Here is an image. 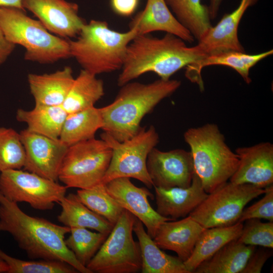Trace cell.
Segmentation results:
<instances>
[{"label": "cell", "mask_w": 273, "mask_h": 273, "mask_svg": "<svg viewBox=\"0 0 273 273\" xmlns=\"http://www.w3.org/2000/svg\"><path fill=\"white\" fill-rule=\"evenodd\" d=\"M0 231L9 233L31 259L60 261L78 272L92 273L66 245L65 235L70 228L28 215L1 192Z\"/></svg>", "instance_id": "cell-1"}, {"label": "cell", "mask_w": 273, "mask_h": 273, "mask_svg": "<svg viewBox=\"0 0 273 273\" xmlns=\"http://www.w3.org/2000/svg\"><path fill=\"white\" fill-rule=\"evenodd\" d=\"M180 38L166 33L161 38L136 35L128 44L117 79L121 86L147 72L167 80L183 68L205 55L197 45L188 47Z\"/></svg>", "instance_id": "cell-2"}, {"label": "cell", "mask_w": 273, "mask_h": 273, "mask_svg": "<svg viewBox=\"0 0 273 273\" xmlns=\"http://www.w3.org/2000/svg\"><path fill=\"white\" fill-rule=\"evenodd\" d=\"M180 85L178 80L160 78L148 83L130 81L123 84L111 103L99 108L102 129L119 142L129 139L142 128L143 117Z\"/></svg>", "instance_id": "cell-3"}, {"label": "cell", "mask_w": 273, "mask_h": 273, "mask_svg": "<svg viewBox=\"0 0 273 273\" xmlns=\"http://www.w3.org/2000/svg\"><path fill=\"white\" fill-rule=\"evenodd\" d=\"M136 35L134 28L120 32L106 21L92 20L85 23L75 40L69 41L71 57L83 70L94 75L114 72L121 69L127 47Z\"/></svg>", "instance_id": "cell-4"}, {"label": "cell", "mask_w": 273, "mask_h": 273, "mask_svg": "<svg viewBox=\"0 0 273 273\" xmlns=\"http://www.w3.org/2000/svg\"><path fill=\"white\" fill-rule=\"evenodd\" d=\"M184 137L190 148L195 173L207 194L230 180L237 168L239 159L216 124L190 128Z\"/></svg>", "instance_id": "cell-5"}, {"label": "cell", "mask_w": 273, "mask_h": 273, "mask_svg": "<svg viewBox=\"0 0 273 273\" xmlns=\"http://www.w3.org/2000/svg\"><path fill=\"white\" fill-rule=\"evenodd\" d=\"M0 27L10 42L25 49L27 61L50 64L71 57L69 41L50 32L24 10L0 8Z\"/></svg>", "instance_id": "cell-6"}, {"label": "cell", "mask_w": 273, "mask_h": 273, "mask_svg": "<svg viewBox=\"0 0 273 273\" xmlns=\"http://www.w3.org/2000/svg\"><path fill=\"white\" fill-rule=\"evenodd\" d=\"M136 217L124 209L99 250L86 267L97 273H136L141 270L139 242L132 236Z\"/></svg>", "instance_id": "cell-7"}, {"label": "cell", "mask_w": 273, "mask_h": 273, "mask_svg": "<svg viewBox=\"0 0 273 273\" xmlns=\"http://www.w3.org/2000/svg\"><path fill=\"white\" fill-rule=\"evenodd\" d=\"M112 150L108 168L102 183L107 184L120 177L133 178L143 183L148 188L153 186L147 169L149 153L159 141L154 126L142 127L133 136L119 142L104 132L101 135Z\"/></svg>", "instance_id": "cell-8"}, {"label": "cell", "mask_w": 273, "mask_h": 273, "mask_svg": "<svg viewBox=\"0 0 273 273\" xmlns=\"http://www.w3.org/2000/svg\"><path fill=\"white\" fill-rule=\"evenodd\" d=\"M112 150L102 139L95 138L68 147L58 175L67 189H85L102 181Z\"/></svg>", "instance_id": "cell-9"}, {"label": "cell", "mask_w": 273, "mask_h": 273, "mask_svg": "<svg viewBox=\"0 0 273 273\" xmlns=\"http://www.w3.org/2000/svg\"><path fill=\"white\" fill-rule=\"evenodd\" d=\"M265 189L251 184L227 181L212 193L189 214L205 229L234 224L245 206Z\"/></svg>", "instance_id": "cell-10"}, {"label": "cell", "mask_w": 273, "mask_h": 273, "mask_svg": "<svg viewBox=\"0 0 273 273\" xmlns=\"http://www.w3.org/2000/svg\"><path fill=\"white\" fill-rule=\"evenodd\" d=\"M67 188L51 179L21 169L4 171L0 174V192L10 201L25 202L33 208L51 210L66 195Z\"/></svg>", "instance_id": "cell-11"}, {"label": "cell", "mask_w": 273, "mask_h": 273, "mask_svg": "<svg viewBox=\"0 0 273 273\" xmlns=\"http://www.w3.org/2000/svg\"><path fill=\"white\" fill-rule=\"evenodd\" d=\"M147 169L153 187L166 189L189 187L195 174L190 152L181 149L163 151L154 148L148 154Z\"/></svg>", "instance_id": "cell-12"}, {"label": "cell", "mask_w": 273, "mask_h": 273, "mask_svg": "<svg viewBox=\"0 0 273 273\" xmlns=\"http://www.w3.org/2000/svg\"><path fill=\"white\" fill-rule=\"evenodd\" d=\"M19 134L25 151L24 170L57 181L68 147L59 139L51 138L27 128Z\"/></svg>", "instance_id": "cell-13"}, {"label": "cell", "mask_w": 273, "mask_h": 273, "mask_svg": "<svg viewBox=\"0 0 273 273\" xmlns=\"http://www.w3.org/2000/svg\"><path fill=\"white\" fill-rule=\"evenodd\" d=\"M22 7L34 14L52 33L63 38L78 35L85 22L78 6L65 0H22Z\"/></svg>", "instance_id": "cell-14"}, {"label": "cell", "mask_w": 273, "mask_h": 273, "mask_svg": "<svg viewBox=\"0 0 273 273\" xmlns=\"http://www.w3.org/2000/svg\"><path fill=\"white\" fill-rule=\"evenodd\" d=\"M109 194L124 209L133 214L142 221L147 229V233L154 237L159 226L171 219L159 215L151 206L148 197L154 196L145 187H138L129 178L120 177L105 184Z\"/></svg>", "instance_id": "cell-15"}, {"label": "cell", "mask_w": 273, "mask_h": 273, "mask_svg": "<svg viewBox=\"0 0 273 273\" xmlns=\"http://www.w3.org/2000/svg\"><path fill=\"white\" fill-rule=\"evenodd\" d=\"M236 170L230 181L251 184L264 189L273 183V145L262 142L250 147H239Z\"/></svg>", "instance_id": "cell-16"}, {"label": "cell", "mask_w": 273, "mask_h": 273, "mask_svg": "<svg viewBox=\"0 0 273 273\" xmlns=\"http://www.w3.org/2000/svg\"><path fill=\"white\" fill-rule=\"evenodd\" d=\"M258 0H241L238 7L225 14L214 26H211L197 44L205 55L228 51L245 52L238 37L240 21L247 10Z\"/></svg>", "instance_id": "cell-17"}, {"label": "cell", "mask_w": 273, "mask_h": 273, "mask_svg": "<svg viewBox=\"0 0 273 273\" xmlns=\"http://www.w3.org/2000/svg\"><path fill=\"white\" fill-rule=\"evenodd\" d=\"M154 188L156 211L161 216L172 220L189 215L208 194L195 173L191 185L187 188Z\"/></svg>", "instance_id": "cell-18"}, {"label": "cell", "mask_w": 273, "mask_h": 273, "mask_svg": "<svg viewBox=\"0 0 273 273\" xmlns=\"http://www.w3.org/2000/svg\"><path fill=\"white\" fill-rule=\"evenodd\" d=\"M273 54L270 50L256 54H248L245 52L228 51L205 56L185 67V76L192 82L197 84L201 90L204 89L202 70L206 67L221 65L232 68L242 77L246 83L251 79L249 72L254 66Z\"/></svg>", "instance_id": "cell-19"}, {"label": "cell", "mask_w": 273, "mask_h": 273, "mask_svg": "<svg viewBox=\"0 0 273 273\" xmlns=\"http://www.w3.org/2000/svg\"><path fill=\"white\" fill-rule=\"evenodd\" d=\"M138 35L163 31L174 35L185 42L192 43L195 38L177 20L165 0H147L144 9L138 13L129 24Z\"/></svg>", "instance_id": "cell-20"}, {"label": "cell", "mask_w": 273, "mask_h": 273, "mask_svg": "<svg viewBox=\"0 0 273 273\" xmlns=\"http://www.w3.org/2000/svg\"><path fill=\"white\" fill-rule=\"evenodd\" d=\"M169 221L159 226L153 239L160 248L175 252L184 262L191 256L206 229L190 215L179 220Z\"/></svg>", "instance_id": "cell-21"}, {"label": "cell", "mask_w": 273, "mask_h": 273, "mask_svg": "<svg viewBox=\"0 0 273 273\" xmlns=\"http://www.w3.org/2000/svg\"><path fill=\"white\" fill-rule=\"evenodd\" d=\"M35 105L62 106L73 84V70L69 66L51 73H30L27 77Z\"/></svg>", "instance_id": "cell-22"}, {"label": "cell", "mask_w": 273, "mask_h": 273, "mask_svg": "<svg viewBox=\"0 0 273 273\" xmlns=\"http://www.w3.org/2000/svg\"><path fill=\"white\" fill-rule=\"evenodd\" d=\"M133 231L139 240L141 251V272L190 273L180 259L161 250L145 231L143 223L137 218Z\"/></svg>", "instance_id": "cell-23"}, {"label": "cell", "mask_w": 273, "mask_h": 273, "mask_svg": "<svg viewBox=\"0 0 273 273\" xmlns=\"http://www.w3.org/2000/svg\"><path fill=\"white\" fill-rule=\"evenodd\" d=\"M243 224H234L206 229L200 236L191 256L184 263L190 273L194 272L202 262L212 256L223 246L239 237Z\"/></svg>", "instance_id": "cell-24"}, {"label": "cell", "mask_w": 273, "mask_h": 273, "mask_svg": "<svg viewBox=\"0 0 273 273\" xmlns=\"http://www.w3.org/2000/svg\"><path fill=\"white\" fill-rule=\"evenodd\" d=\"M59 204L62 210L58 216V220L65 226L90 229L107 235L114 226L106 218L83 204L76 194L65 195Z\"/></svg>", "instance_id": "cell-25"}, {"label": "cell", "mask_w": 273, "mask_h": 273, "mask_svg": "<svg viewBox=\"0 0 273 273\" xmlns=\"http://www.w3.org/2000/svg\"><path fill=\"white\" fill-rule=\"evenodd\" d=\"M255 249L254 246L246 245L234 240L202 262L194 272L241 273Z\"/></svg>", "instance_id": "cell-26"}, {"label": "cell", "mask_w": 273, "mask_h": 273, "mask_svg": "<svg viewBox=\"0 0 273 273\" xmlns=\"http://www.w3.org/2000/svg\"><path fill=\"white\" fill-rule=\"evenodd\" d=\"M68 114L62 106L35 105L30 110L19 109L18 121L27 125L29 130L51 138L59 139Z\"/></svg>", "instance_id": "cell-27"}, {"label": "cell", "mask_w": 273, "mask_h": 273, "mask_svg": "<svg viewBox=\"0 0 273 273\" xmlns=\"http://www.w3.org/2000/svg\"><path fill=\"white\" fill-rule=\"evenodd\" d=\"M104 94L103 81L82 69L74 78L62 106L67 114L78 112L94 107Z\"/></svg>", "instance_id": "cell-28"}, {"label": "cell", "mask_w": 273, "mask_h": 273, "mask_svg": "<svg viewBox=\"0 0 273 273\" xmlns=\"http://www.w3.org/2000/svg\"><path fill=\"white\" fill-rule=\"evenodd\" d=\"M103 126L100 108L95 106L68 114L64 122L59 139L68 147L95 138L96 132Z\"/></svg>", "instance_id": "cell-29"}, {"label": "cell", "mask_w": 273, "mask_h": 273, "mask_svg": "<svg viewBox=\"0 0 273 273\" xmlns=\"http://www.w3.org/2000/svg\"><path fill=\"white\" fill-rule=\"evenodd\" d=\"M179 22L199 41L212 26L208 7L201 0H165Z\"/></svg>", "instance_id": "cell-30"}, {"label": "cell", "mask_w": 273, "mask_h": 273, "mask_svg": "<svg viewBox=\"0 0 273 273\" xmlns=\"http://www.w3.org/2000/svg\"><path fill=\"white\" fill-rule=\"evenodd\" d=\"M76 194L87 207L106 218L113 225L124 209L109 194L106 185L103 183L88 189H79Z\"/></svg>", "instance_id": "cell-31"}, {"label": "cell", "mask_w": 273, "mask_h": 273, "mask_svg": "<svg viewBox=\"0 0 273 273\" xmlns=\"http://www.w3.org/2000/svg\"><path fill=\"white\" fill-rule=\"evenodd\" d=\"M69 233V236L65 239L66 245L77 260L85 266L95 256L108 236L83 228H71Z\"/></svg>", "instance_id": "cell-32"}, {"label": "cell", "mask_w": 273, "mask_h": 273, "mask_svg": "<svg viewBox=\"0 0 273 273\" xmlns=\"http://www.w3.org/2000/svg\"><path fill=\"white\" fill-rule=\"evenodd\" d=\"M25 151L19 133L11 128L0 127V172L23 168Z\"/></svg>", "instance_id": "cell-33"}, {"label": "cell", "mask_w": 273, "mask_h": 273, "mask_svg": "<svg viewBox=\"0 0 273 273\" xmlns=\"http://www.w3.org/2000/svg\"><path fill=\"white\" fill-rule=\"evenodd\" d=\"M0 257L9 267L8 273H76L78 271L70 264L60 261L24 260L6 253L0 249Z\"/></svg>", "instance_id": "cell-34"}, {"label": "cell", "mask_w": 273, "mask_h": 273, "mask_svg": "<svg viewBox=\"0 0 273 273\" xmlns=\"http://www.w3.org/2000/svg\"><path fill=\"white\" fill-rule=\"evenodd\" d=\"M237 240L246 245L273 248V222H262L259 219L246 220Z\"/></svg>", "instance_id": "cell-35"}, {"label": "cell", "mask_w": 273, "mask_h": 273, "mask_svg": "<svg viewBox=\"0 0 273 273\" xmlns=\"http://www.w3.org/2000/svg\"><path fill=\"white\" fill-rule=\"evenodd\" d=\"M264 195L262 199L250 207L244 209L238 221L243 222L247 220L264 219L273 222V186L264 188Z\"/></svg>", "instance_id": "cell-36"}, {"label": "cell", "mask_w": 273, "mask_h": 273, "mask_svg": "<svg viewBox=\"0 0 273 273\" xmlns=\"http://www.w3.org/2000/svg\"><path fill=\"white\" fill-rule=\"evenodd\" d=\"M272 254L271 248L255 249L241 273H260L264 264Z\"/></svg>", "instance_id": "cell-37"}, {"label": "cell", "mask_w": 273, "mask_h": 273, "mask_svg": "<svg viewBox=\"0 0 273 273\" xmlns=\"http://www.w3.org/2000/svg\"><path fill=\"white\" fill-rule=\"evenodd\" d=\"M139 0H111L113 11L122 16H129L135 11Z\"/></svg>", "instance_id": "cell-38"}, {"label": "cell", "mask_w": 273, "mask_h": 273, "mask_svg": "<svg viewBox=\"0 0 273 273\" xmlns=\"http://www.w3.org/2000/svg\"><path fill=\"white\" fill-rule=\"evenodd\" d=\"M15 46L6 38L0 27V65L6 61L13 51Z\"/></svg>", "instance_id": "cell-39"}, {"label": "cell", "mask_w": 273, "mask_h": 273, "mask_svg": "<svg viewBox=\"0 0 273 273\" xmlns=\"http://www.w3.org/2000/svg\"><path fill=\"white\" fill-rule=\"evenodd\" d=\"M223 0H209L208 6L211 20L215 19L218 13L220 6Z\"/></svg>", "instance_id": "cell-40"}, {"label": "cell", "mask_w": 273, "mask_h": 273, "mask_svg": "<svg viewBox=\"0 0 273 273\" xmlns=\"http://www.w3.org/2000/svg\"><path fill=\"white\" fill-rule=\"evenodd\" d=\"M1 7L16 8L25 11L22 7V0H0Z\"/></svg>", "instance_id": "cell-41"}, {"label": "cell", "mask_w": 273, "mask_h": 273, "mask_svg": "<svg viewBox=\"0 0 273 273\" xmlns=\"http://www.w3.org/2000/svg\"><path fill=\"white\" fill-rule=\"evenodd\" d=\"M9 270V267L7 263L0 257V273L7 272Z\"/></svg>", "instance_id": "cell-42"}]
</instances>
